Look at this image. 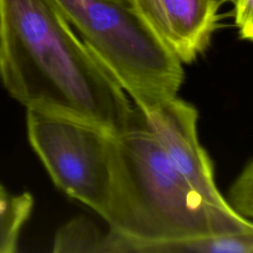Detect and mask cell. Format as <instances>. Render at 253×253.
<instances>
[{
	"mask_svg": "<svg viewBox=\"0 0 253 253\" xmlns=\"http://www.w3.org/2000/svg\"><path fill=\"white\" fill-rule=\"evenodd\" d=\"M245 217H247V218H253V209L248 211V213L246 214Z\"/></svg>",
	"mask_w": 253,
	"mask_h": 253,
	"instance_id": "12",
	"label": "cell"
},
{
	"mask_svg": "<svg viewBox=\"0 0 253 253\" xmlns=\"http://www.w3.org/2000/svg\"><path fill=\"white\" fill-rule=\"evenodd\" d=\"M109 145L110 253H137L150 243L253 226L237 211L211 205L187 182L138 110L128 127L110 132Z\"/></svg>",
	"mask_w": 253,
	"mask_h": 253,
	"instance_id": "2",
	"label": "cell"
},
{
	"mask_svg": "<svg viewBox=\"0 0 253 253\" xmlns=\"http://www.w3.org/2000/svg\"><path fill=\"white\" fill-rule=\"evenodd\" d=\"M217 2H218L220 5H222V4L226 3V2H233V0H217Z\"/></svg>",
	"mask_w": 253,
	"mask_h": 253,
	"instance_id": "13",
	"label": "cell"
},
{
	"mask_svg": "<svg viewBox=\"0 0 253 253\" xmlns=\"http://www.w3.org/2000/svg\"><path fill=\"white\" fill-rule=\"evenodd\" d=\"M139 112L178 96L182 62L131 0H52Z\"/></svg>",
	"mask_w": 253,
	"mask_h": 253,
	"instance_id": "3",
	"label": "cell"
},
{
	"mask_svg": "<svg viewBox=\"0 0 253 253\" xmlns=\"http://www.w3.org/2000/svg\"><path fill=\"white\" fill-rule=\"evenodd\" d=\"M137 253H253V226L240 231L150 243L139 248Z\"/></svg>",
	"mask_w": 253,
	"mask_h": 253,
	"instance_id": "7",
	"label": "cell"
},
{
	"mask_svg": "<svg viewBox=\"0 0 253 253\" xmlns=\"http://www.w3.org/2000/svg\"><path fill=\"white\" fill-rule=\"evenodd\" d=\"M110 233L94 221L77 216L64 223L55 233L53 252L109 253Z\"/></svg>",
	"mask_w": 253,
	"mask_h": 253,
	"instance_id": "9",
	"label": "cell"
},
{
	"mask_svg": "<svg viewBox=\"0 0 253 253\" xmlns=\"http://www.w3.org/2000/svg\"><path fill=\"white\" fill-rule=\"evenodd\" d=\"M33 209L31 193H16L0 183V253L17 251L20 236Z\"/></svg>",
	"mask_w": 253,
	"mask_h": 253,
	"instance_id": "8",
	"label": "cell"
},
{
	"mask_svg": "<svg viewBox=\"0 0 253 253\" xmlns=\"http://www.w3.org/2000/svg\"><path fill=\"white\" fill-rule=\"evenodd\" d=\"M234 23L241 40L253 42V0H233Z\"/></svg>",
	"mask_w": 253,
	"mask_h": 253,
	"instance_id": "11",
	"label": "cell"
},
{
	"mask_svg": "<svg viewBox=\"0 0 253 253\" xmlns=\"http://www.w3.org/2000/svg\"><path fill=\"white\" fill-rule=\"evenodd\" d=\"M139 113L187 182L213 207L235 212L219 192L212 162L199 139V114L195 106L176 96Z\"/></svg>",
	"mask_w": 253,
	"mask_h": 253,
	"instance_id": "5",
	"label": "cell"
},
{
	"mask_svg": "<svg viewBox=\"0 0 253 253\" xmlns=\"http://www.w3.org/2000/svg\"><path fill=\"white\" fill-rule=\"evenodd\" d=\"M228 203L241 215L253 209V158L235 178L228 192Z\"/></svg>",
	"mask_w": 253,
	"mask_h": 253,
	"instance_id": "10",
	"label": "cell"
},
{
	"mask_svg": "<svg viewBox=\"0 0 253 253\" xmlns=\"http://www.w3.org/2000/svg\"><path fill=\"white\" fill-rule=\"evenodd\" d=\"M133 6L184 63L195 61L209 47L219 22L217 0H131Z\"/></svg>",
	"mask_w": 253,
	"mask_h": 253,
	"instance_id": "6",
	"label": "cell"
},
{
	"mask_svg": "<svg viewBox=\"0 0 253 253\" xmlns=\"http://www.w3.org/2000/svg\"><path fill=\"white\" fill-rule=\"evenodd\" d=\"M0 80L26 110L111 132L126 129L137 116L52 0H0Z\"/></svg>",
	"mask_w": 253,
	"mask_h": 253,
	"instance_id": "1",
	"label": "cell"
},
{
	"mask_svg": "<svg viewBox=\"0 0 253 253\" xmlns=\"http://www.w3.org/2000/svg\"><path fill=\"white\" fill-rule=\"evenodd\" d=\"M29 142L54 185L104 220L111 190L110 132L80 120L27 110Z\"/></svg>",
	"mask_w": 253,
	"mask_h": 253,
	"instance_id": "4",
	"label": "cell"
}]
</instances>
